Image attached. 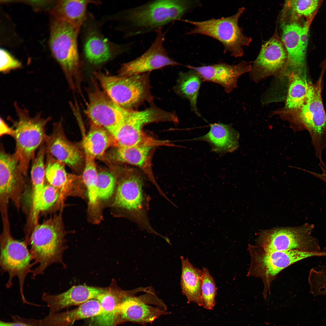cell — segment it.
<instances>
[{"mask_svg": "<svg viewBox=\"0 0 326 326\" xmlns=\"http://www.w3.org/2000/svg\"><path fill=\"white\" fill-rule=\"evenodd\" d=\"M200 5L198 1L153 0L120 11L102 18L104 23H116V29L125 38L155 33L164 27L181 19Z\"/></svg>", "mask_w": 326, "mask_h": 326, "instance_id": "obj_1", "label": "cell"}, {"mask_svg": "<svg viewBox=\"0 0 326 326\" xmlns=\"http://www.w3.org/2000/svg\"><path fill=\"white\" fill-rule=\"evenodd\" d=\"M61 212L51 216L41 223H38L24 240L30 247L34 265L32 278L43 275L47 268L55 263L63 267L66 265L63 255L67 246Z\"/></svg>", "mask_w": 326, "mask_h": 326, "instance_id": "obj_2", "label": "cell"}, {"mask_svg": "<svg viewBox=\"0 0 326 326\" xmlns=\"http://www.w3.org/2000/svg\"><path fill=\"white\" fill-rule=\"evenodd\" d=\"M150 199L144 189L143 177L131 170L121 178L117 186L113 205L140 229L163 238L164 236L156 231L150 223Z\"/></svg>", "mask_w": 326, "mask_h": 326, "instance_id": "obj_3", "label": "cell"}, {"mask_svg": "<svg viewBox=\"0 0 326 326\" xmlns=\"http://www.w3.org/2000/svg\"><path fill=\"white\" fill-rule=\"evenodd\" d=\"M14 106L18 119L15 120L9 118L14 130L13 137L16 146L13 154L21 171L27 176L36 150L45 142L47 137L46 126L51 118H43L40 113L31 117L26 108L21 107L15 102Z\"/></svg>", "mask_w": 326, "mask_h": 326, "instance_id": "obj_4", "label": "cell"}, {"mask_svg": "<svg viewBox=\"0 0 326 326\" xmlns=\"http://www.w3.org/2000/svg\"><path fill=\"white\" fill-rule=\"evenodd\" d=\"M177 118L173 112L151 106L141 111L131 110L123 123L112 135L116 147L136 146H170L168 140H157L142 131L145 125L159 122L177 123Z\"/></svg>", "mask_w": 326, "mask_h": 326, "instance_id": "obj_5", "label": "cell"}, {"mask_svg": "<svg viewBox=\"0 0 326 326\" xmlns=\"http://www.w3.org/2000/svg\"><path fill=\"white\" fill-rule=\"evenodd\" d=\"M244 10L245 8L241 7L235 14L219 18L183 21L193 26L187 34H200L214 38L222 44L224 53H229L234 57H240L244 54L243 47L248 46L252 40L251 37L243 33L238 25V20Z\"/></svg>", "mask_w": 326, "mask_h": 326, "instance_id": "obj_6", "label": "cell"}, {"mask_svg": "<svg viewBox=\"0 0 326 326\" xmlns=\"http://www.w3.org/2000/svg\"><path fill=\"white\" fill-rule=\"evenodd\" d=\"M3 230L0 237V266L2 273L8 274L5 284L7 288L13 285L14 277L18 278L22 300L27 302L24 296V288L25 279L32 273L34 265L31 254L25 241L14 239L11 234L9 219H3Z\"/></svg>", "mask_w": 326, "mask_h": 326, "instance_id": "obj_7", "label": "cell"}, {"mask_svg": "<svg viewBox=\"0 0 326 326\" xmlns=\"http://www.w3.org/2000/svg\"><path fill=\"white\" fill-rule=\"evenodd\" d=\"M102 25L88 12L80 30L81 59L94 66H100L128 52L132 48L130 43H117L107 38L101 31Z\"/></svg>", "mask_w": 326, "mask_h": 326, "instance_id": "obj_8", "label": "cell"}, {"mask_svg": "<svg viewBox=\"0 0 326 326\" xmlns=\"http://www.w3.org/2000/svg\"><path fill=\"white\" fill-rule=\"evenodd\" d=\"M322 75L312 84L308 98L297 111L294 120L297 130L306 129L309 132L319 164L323 165L322 152L326 149V113L321 94Z\"/></svg>", "mask_w": 326, "mask_h": 326, "instance_id": "obj_9", "label": "cell"}, {"mask_svg": "<svg viewBox=\"0 0 326 326\" xmlns=\"http://www.w3.org/2000/svg\"><path fill=\"white\" fill-rule=\"evenodd\" d=\"M104 92L116 103L126 109L134 110L151 98L149 73L129 76L94 72Z\"/></svg>", "mask_w": 326, "mask_h": 326, "instance_id": "obj_10", "label": "cell"}, {"mask_svg": "<svg viewBox=\"0 0 326 326\" xmlns=\"http://www.w3.org/2000/svg\"><path fill=\"white\" fill-rule=\"evenodd\" d=\"M50 27L51 52L73 87L74 75L78 72L81 67L78 44L80 30L66 22L53 18L51 20Z\"/></svg>", "mask_w": 326, "mask_h": 326, "instance_id": "obj_11", "label": "cell"}, {"mask_svg": "<svg viewBox=\"0 0 326 326\" xmlns=\"http://www.w3.org/2000/svg\"><path fill=\"white\" fill-rule=\"evenodd\" d=\"M314 225L305 223L300 226L279 227L263 231L258 242L264 251L297 250L321 254L317 239L312 233Z\"/></svg>", "mask_w": 326, "mask_h": 326, "instance_id": "obj_12", "label": "cell"}, {"mask_svg": "<svg viewBox=\"0 0 326 326\" xmlns=\"http://www.w3.org/2000/svg\"><path fill=\"white\" fill-rule=\"evenodd\" d=\"M88 89V101L85 113L92 123L105 129L112 135L123 123L131 110L115 102L92 79Z\"/></svg>", "mask_w": 326, "mask_h": 326, "instance_id": "obj_13", "label": "cell"}, {"mask_svg": "<svg viewBox=\"0 0 326 326\" xmlns=\"http://www.w3.org/2000/svg\"><path fill=\"white\" fill-rule=\"evenodd\" d=\"M26 176L13 154L7 152L2 144L0 149V209L2 217H7L9 200L19 209L25 188Z\"/></svg>", "mask_w": 326, "mask_h": 326, "instance_id": "obj_14", "label": "cell"}, {"mask_svg": "<svg viewBox=\"0 0 326 326\" xmlns=\"http://www.w3.org/2000/svg\"><path fill=\"white\" fill-rule=\"evenodd\" d=\"M162 29L156 32L154 40L144 53L121 65L118 70L119 75L130 76L147 73L166 66L181 65L169 56L164 46L166 34Z\"/></svg>", "mask_w": 326, "mask_h": 326, "instance_id": "obj_15", "label": "cell"}, {"mask_svg": "<svg viewBox=\"0 0 326 326\" xmlns=\"http://www.w3.org/2000/svg\"><path fill=\"white\" fill-rule=\"evenodd\" d=\"M148 296H128L119 308L120 323L131 322L142 324L152 323L160 316L169 313L164 304L158 299Z\"/></svg>", "mask_w": 326, "mask_h": 326, "instance_id": "obj_16", "label": "cell"}, {"mask_svg": "<svg viewBox=\"0 0 326 326\" xmlns=\"http://www.w3.org/2000/svg\"><path fill=\"white\" fill-rule=\"evenodd\" d=\"M281 40L286 49L288 64L295 69L306 68V54L308 41L307 23L303 26L296 22L283 21Z\"/></svg>", "mask_w": 326, "mask_h": 326, "instance_id": "obj_17", "label": "cell"}, {"mask_svg": "<svg viewBox=\"0 0 326 326\" xmlns=\"http://www.w3.org/2000/svg\"><path fill=\"white\" fill-rule=\"evenodd\" d=\"M187 66L198 72L203 82H212L219 85L228 93L237 87L238 78L251 68L245 61L235 65L221 62L200 66Z\"/></svg>", "mask_w": 326, "mask_h": 326, "instance_id": "obj_18", "label": "cell"}, {"mask_svg": "<svg viewBox=\"0 0 326 326\" xmlns=\"http://www.w3.org/2000/svg\"><path fill=\"white\" fill-rule=\"evenodd\" d=\"M106 289L85 285L74 286L59 294L54 295L43 292L42 299L49 308V313H53L72 306L79 305L89 300L96 299Z\"/></svg>", "mask_w": 326, "mask_h": 326, "instance_id": "obj_19", "label": "cell"}, {"mask_svg": "<svg viewBox=\"0 0 326 326\" xmlns=\"http://www.w3.org/2000/svg\"><path fill=\"white\" fill-rule=\"evenodd\" d=\"M131 292L117 287L106 289L96 299L100 303L101 313L91 318L87 326H117L120 323L119 308Z\"/></svg>", "mask_w": 326, "mask_h": 326, "instance_id": "obj_20", "label": "cell"}, {"mask_svg": "<svg viewBox=\"0 0 326 326\" xmlns=\"http://www.w3.org/2000/svg\"><path fill=\"white\" fill-rule=\"evenodd\" d=\"M101 311L100 303L96 299H93L70 311L49 313L41 319H25V321L34 326H70L78 320L95 317Z\"/></svg>", "mask_w": 326, "mask_h": 326, "instance_id": "obj_21", "label": "cell"}, {"mask_svg": "<svg viewBox=\"0 0 326 326\" xmlns=\"http://www.w3.org/2000/svg\"><path fill=\"white\" fill-rule=\"evenodd\" d=\"M44 143L46 152L65 165L74 168L82 161L81 153L66 139L60 122L53 123L52 133Z\"/></svg>", "mask_w": 326, "mask_h": 326, "instance_id": "obj_22", "label": "cell"}, {"mask_svg": "<svg viewBox=\"0 0 326 326\" xmlns=\"http://www.w3.org/2000/svg\"><path fill=\"white\" fill-rule=\"evenodd\" d=\"M319 254L297 250L264 251L257 258V268L265 276H273L296 262Z\"/></svg>", "mask_w": 326, "mask_h": 326, "instance_id": "obj_23", "label": "cell"}, {"mask_svg": "<svg viewBox=\"0 0 326 326\" xmlns=\"http://www.w3.org/2000/svg\"><path fill=\"white\" fill-rule=\"evenodd\" d=\"M287 53L277 33L262 46L255 61V69L265 73H271L280 70L287 62Z\"/></svg>", "mask_w": 326, "mask_h": 326, "instance_id": "obj_24", "label": "cell"}, {"mask_svg": "<svg viewBox=\"0 0 326 326\" xmlns=\"http://www.w3.org/2000/svg\"><path fill=\"white\" fill-rule=\"evenodd\" d=\"M116 147L111 154L112 159L119 162L139 167L147 176L160 194L165 197L166 195L157 182L152 171L150 154L153 147L136 146Z\"/></svg>", "mask_w": 326, "mask_h": 326, "instance_id": "obj_25", "label": "cell"}, {"mask_svg": "<svg viewBox=\"0 0 326 326\" xmlns=\"http://www.w3.org/2000/svg\"><path fill=\"white\" fill-rule=\"evenodd\" d=\"M100 1L62 0L56 1L50 13L57 20L66 22L80 30L88 14L90 4L101 5Z\"/></svg>", "mask_w": 326, "mask_h": 326, "instance_id": "obj_26", "label": "cell"}, {"mask_svg": "<svg viewBox=\"0 0 326 326\" xmlns=\"http://www.w3.org/2000/svg\"><path fill=\"white\" fill-rule=\"evenodd\" d=\"M210 126L206 134L193 139L208 142L212 150L217 153L232 152L238 148L239 134L231 125L217 123Z\"/></svg>", "mask_w": 326, "mask_h": 326, "instance_id": "obj_27", "label": "cell"}, {"mask_svg": "<svg viewBox=\"0 0 326 326\" xmlns=\"http://www.w3.org/2000/svg\"><path fill=\"white\" fill-rule=\"evenodd\" d=\"M45 165L46 180L60 191L64 199L72 192L75 177L66 172L64 163L47 152Z\"/></svg>", "mask_w": 326, "mask_h": 326, "instance_id": "obj_28", "label": "cell"}, {"mask_svg": "<svg viewBox=\"0 0 326 326\" xmlns=\"http://www.w3.org/2000/svg\"><path fill=\"white\" fill-rule=\"evenodd\" d=\"M181 259L182 293L186 297L188 303L193 302L203 306L201 293L202 270L194 266L187 258L181 256Z\"/></svg>", "mask_w": 326, "mask_h": 326, "instance_id": "obj_29", "label": "cell"}, {"mask_svg": "<svg viewBox=\"0 0 326 326\" xmlns=\"http://www.w3.org/2000/svg\"><path fill=\"white\" fill-rule=\"evenodd\" d=\"M287 98L286 107L296 110L306 101L312 84L309 81L306 69L292 71Z\"/></svg>", "mask_w": 326, "mask_h": 326, "instance_id": "obj_30", "label": "cell"}, {"mask_svg": "<svg viewBox=\"0 0 326 326\" xmlns=\"http://www.w3.org/2000/svg\"><path fill=\"white\" fill-rule=\"evenodd\" d=\"M106 130L92 123L91 129L82 142L86 155L94 158L103 155L112 145L115 146L113 137Z\"/></svg>", "mask_w": 326, "mask_h": 326, "instance_id": "obj_31", "label": "cell"}, {"mask_svg": "<svg viewBox=\"0 0 326 326\" xmlns=\"http://www.w3.org/2000/svg\"><path fill=\"white\" fill-rule=\"evenodd\" d=\"M180 73L175 87L176 93L190 102L191 110L198 117L201 116L197 107V102L200 86L203 80L194 70Z\"/></svg>", "mask_w": 326, "mask_h": 326, "instance_id": "obj_32", "label": "cell"}, {"mask_svg": "<svg viewBox=\"0 0 326 326\" xmlns=\"http://www.w3.org/2000/svg\"><path fill=\"white\" fill-rule=\"evenodd\" d=\"M63 200L58 189L48 184H46L35 203L31 206L26 232L30 233L39 223L40 213L49 210L56 204H60Z\"/></svg>", "mask_w": 326, "mask_h": 326, "instance_id": "obj_33", "label": "cell"}, {"mask_svg": "<svg viewBox=\"0 0 326 326\" xmlns=\"http://www.w3.org/2000/svg\"><path fill=\"white\" fill-rule=\"evenodd\" d=\"M46 153L44 143L39 148L36 156L32 161L30 171L32 193L31 206L35 203L46 184L45 161Z\"/></svg>", "mask_w": 326, "mask_h": 326, "instance_id": "obj_34", "label": "cell"}, {"mask_svg": "<svg viewBox=\"0 0 326 326\" xmlns=\"http://www.w3.org/2000/svg\"><path fill=\"white\" fill-rule=\"evenodd\" d=\"M319 3L317 0L286 1L283 12H288L293 19L302 16L310 17L317 8Z\"/></svg>", "mask_w": 326, "mask_h": 326, "instance_id": "obj_35", "label": "cell"}, {"mask_svg": "<svg viewBox=\"0 0 326 326\" xmlns=\"http://www.w3.org/2000/svg\"><path fill=\"white\" fill-rule=\"evenodd\" d=\"M202 270L201 293L203 306L206 309L212 310L216 304L215 297L217 288L214 278L208 269L203 268Z\"/></svg>", "mask_w": 326, "mask_h": 326, "instance_id": "obj_36", "label": "cell"}, {"mask_svg": "<svg viewBox=\"0 0 326 326\" xmlns=\"http://www.w3.org/2000/svg\"><path fill=\"white\" fill-rule=\"evenodd\" d=\"M116 179L111 173L107 171L98 173L96 181L99 200H106L112 196L116 187Z\"/></svg>", "mask_w": 326, "mask_h": 326, "instance_id": "obj_37", "label": "cell"}, {"mask_svg": "<svg viewBox=\"0 0 326 326\" xmlns=\"http://www.w3.org/2000/svg\"><path fill=\"white\" fill-rule=\"evenodd\" d=\"M0 71L6 73L10 71L19 68L21 63L15 58L8 52L3 49H1Z\"/></svg>", "mask_w": 326, "mask_h": 326, "instance_id": "obj_38", "label": "cell"}, {"mask_svg": "<svg viewBox=\"0 0 326 326\" xmlns=\"http://www.w3.org/2000/svg\"><path fill=\"white\" fill-rule=\"evenodd\" d=\"M0 136L8 135L13 137L14 130L12 127H10L2 118L0 120Z\"/></svg>", "mask_w": 326, "mask_h": 326, "instance_id": "obj_39", "label": "cell"}, {"mask_svg": "<svg viewBox=\"0 0 326 326\" xmlns=\"http://www.w3.org/2000/svg\"><path fill=\"white\" fill-rule=\"evenodd\" d=\"M14 319V321L12 322L1 321L0 326H34L18 320Z\"/></svg>", "mask_w": 326, "mask_h": 326, "instance_id": "obj_40", "label": "cell"}, {"mask_svg": "<svg viewBox=\"0 0 326 326\" xmlns=\"http://www.w3.org/2000/svg\"><path fill=\"white\" fill-rule=\"evenodd\" d=\"M322 172L317 174L318 178L326 183V169H322Z\"/></svg>", "mask_w": 326, "mask_h": 326, "instance_id": "obj_41", "label": "cell"}]
</instances>
